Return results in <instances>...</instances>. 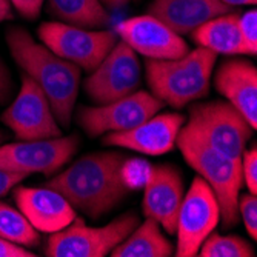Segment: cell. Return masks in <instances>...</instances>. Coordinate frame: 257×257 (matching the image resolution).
<instances>
[{
    "instance_id": "obj_31",
    "label": "cell",
    "mask_w": 257,
    "mask_h": 257,
    "mask_svg": "<svg viewBox=\"0 0 257 257\" xmlns=\"http://www.w3.org/2000/svg\"><path fill=\"white\" fill-rule=\"evenodd\" d=\"M0 257H36V254L23 246L0 239Z\"/></svg>"
},
{
    "instance_id": "obj_16",
    "label": "cell",
    "mask_w": 257,
    "mask_h": 257,
    "mask_svg": "<svg viewBox=\"0 0 257 257\" xmlns=\"http://www.w3.org/2000/svg\"><path fill=\"white\" fill-rule=\"evenodd\" d=\"M14 200L19 211L30 220V223L37 231L48 234L62 231L77 217L76 208L50 186H42V188L19 186L14 190Z\"/></svg>"
},
{
    "instance_id": "obj_19",
    "label": "cell",
    "mask_w": 257,
    "mask_h": 257,
    "mask_svg": "<svg viewBox=\"0 0 257 257\" xmlns=\"http://www.w3.org/2000/svg\"><path fill=\"white\" fill-rule=\"evenodd\" d=\"M191 36L199 46L217 56H248L239 28V14L232 11L205 22L191 33Z\"/></svg>"
},
{
    "instance_id": "obj_1",
    "label": "cell",
    "mask_w": 257,
    "mask_h": 257,
    "mask_svg": "<svg viewBox=\"0 0 257 257\" xmlns=\"http://www.w3.org/2000/svg\"><path fill=\"white\" fill-rule=\"evenodd\" d=\"M125 154L115 151L91 153L54 176L45 186L59 191L76 209L99 219L131 193L120 179Z\"/></svg>"
},
{
    "instance_id": "obj_9",
    "label": "cell",
    "mask_w": 257,
    "mask_h": 257,
    "mask_svg": "<svg viewBox=\"0 0 257 257\" xmlns=\"http://www.w3.org/2000/svg\"><path fill=\"white\" fill-rule=\"evenodd\" d=\"M142 80V66L137 53L119 40L91 76L83 82L86 96L97 105L119 100L137 91Z\"/></svg>"
},
{
    "instance_id": "obj_5",
    "label": "cell",
    "mask_w": 257,
    "mask_h": 257,
    "mask_svg": "<svg viewBox=\"0 0 257 257\" xmlns=\"http://www.w3.org/2000/svg\"><path fill=\"white\" fill-rule=\"evenodd\" d=\"M185 126L208 147L232 159L242 157L246 142L255 131L234 106L223 100L193 105Z\"/></svg>"
},
{
    "instance_id": "obj_10",
    "label": "cell",
    "mask_w": 257,
    "mask_h": 257,
    "mask_svg": "<svg viewBox=\"0 0 257 257\" xmlns=\"http://www.w3.org/2000/svg\"><path fill=\"white\" fill-rule=\"evenodd\" d=\"M79 148V137H51L39 140H20L0 145V168L23 174L57 173L73 159Z\"/></svg>"
},
{
    "instance_id": "obj_26",
    "label": "cell",
    "mask_w": 257,
    "mask_h": 257,
    "mask_svg": "<svg viewBox=\"0 0 257 257\" xmlns=\"http://www.w3.org/2000/svg\"><path fill=\"white\" fill-rule=\"evenodd\" d=\"M239 214L243 219L245 228L252 240L257 239V199L255 194L248 193L239 197Z\"/></svg>"
},
{
    "instance_id": "obj_15",
    "label": "cell",
    "mask_w": 257,
    "mask_h": 257,
    "mask_svg": "<svg viewBox=\"0 0 257 257\" xmlns=\"http://www.w3.org/2000/svg\"><path fill=\"white\" fill-rule=\"evenodd\" d=\"M182 199L183 180L179 170L170 163L151 167L144 186V214L154 219L168 234H176Z\"/></svg>"
},
{
    "instance_id": "obj_21",
    "label": "cell",
    "mask_w": 257,
    "mask_h": 257,
    "mask_svg": "<svg viewBox=\"0 0 257 257\" xmlns=\"http://www.w3.org/2000/svg\"><path fill=\"white\" fill-rule=\"evenodd\" d=\"M46 8L57 20L80 28H102L109 22L100 0H48Z\"/></svg>"
},
{
    "instance_id": "obj_23",
    "label": "cell",
    "mask_w": 257,
    "mask_h": 257,
    "mask_svg": "<svg viewBox=\"0 0 257 257\" xmlns=\"http://www.w3.org/2000/svg\"><path fill=\"white\" fill-rule=\"evenodd\" d=\"M200 257H252L254 248L239 236H220L211 232L202 243Z\"/></svg>"
},
{
    "instance_id": "obj_7",
    "label": "cell",
    "mask_w": 257,
    "mask_h": 257,
    "mask_svg": "<svg viewBox=\"0 0 257 257\" xmlns=\"http://www.w3.org/2000/svg\"><path fill=\"white\" fill-rule=\"evenodd\" d=\"M37 36L54 54L86 71L96 69L119 42L115 31H91L63 22L42 23L37 30Z\"/></svg>"
},
{
    "instance_id": "obj_8",
    "label": "cell",
    "mask_w": 257,
    "mask_h": 257,
    "mask_svg": "<svg viewBox=\"0 0 257 257\" xmlns=\"http://www.w3.org/2000/svg\"><path fill=\"white\" fill-rule=\"evenodd\" d=\"M219 220V202L209 185L197 176L193 180L188 193L183 194L180 203L176 225L177 245L174 248V255H197L202 243L216 229Z\"/></svg>"
},
{
    "instance_id": "obj_35",
    "label": "cell",
    "mask_w": 257,
    "mask_h": 257,
    "mask_svg": "<svg viewBox=\"0 0 257 257\" xmlns=\"http://www.w3.org/2000/svg\"><path fill=\"white\" fill-rule=\"evenodd\" d=\"M5 139H7V136L4 133H0V145H2V142H4Z\"/></svg>"
},
{
    "instance_id": "obj_13",
    "label": "cell",
    "mask_w": 257,
    "mask_h": 257,
    "mask_svg": "<svg viewBox=\"0 0 257 257\" xmlns=\"http://www.w3.org/2000/svg\"><path fill=\"white\" fill-rule=\"evenodd\" d=\"M114 31L120 40L145 59L173 60L190 51L182 36L151 14L122 20L114 27Z\"/></svg>"
},
{
    "instance_id": "obj_6",
    "label": "cell",
    "mask_w": 257,
    "mask_h": 257,
    "mask_svg": "<svg viewBox=\"0 0 257 257\" xmlns=\"http://www.w3.org/2000/svg\"><path fill=\"white\" fill-rule=\"evenodd\" d=\"M140 223L139 216L130 211L103 226H86L76 217L62 231L50 236L45 248L48 257H105Z\"/></svg>"
},
{
    "instance_id": "obj_30",
    "label": "cell",
    "mask_w": 257,
    "mask_h": 257,
    "mask_svg": "<svg viewBox=\"0 0 257 257\" xmlns=\"http://www.w3.org/2000/svg\"><path fill=\"white\" fill-rule=\"evenodd\" d=\"M13 91V80H11V74L8 71L7 65L4 63V60L0 59V106H4Z\"/></svg>"
},
{
    "instance_id": "obj_18",
    "label": "cell",
    "mask_w": 257,
    "mask_h": 257,
    "mask_svg": "<svg viewBox=\"0 0 257 257\" xmlns=\"http://www.w3.org/2000/svg\"><path fill=\"white\" fill-rule=\"evenodd\" d=\"M220 0H153L148 14L154 16L179 36L191 34L205 22L231 13Z\"/></svg>"
},
{
    "instance_id": "obj_27",
    "label": "cell",
    "mask_w": 257,
    "mask_h": 257,
    "mask_svg": "<svg viewBox=\"0 0 257 257\" xmlns=\"http://www.w3.org/2000/svg\"><path fill=\"white\" fill-rule=\"evenodd\" d=\"M240 163H242L243 183L246 185L249 193L255 194L257 193V148L255 145H252L249 150L245 148L240 157Z\"/></svg>"
},
{
    "instance_id": "obj_34",
    "label": "cell",
    "mask_w": 257,
    "mask_h": 257,
    "mask_svg": "<svg viewBox=\"0 0 257 257\" xmlns=\"http://www.w3.org/2000/svg\"><path fill=\"white\" fill-rule=\"evenodd\" d=\"M103 5H106L108 8H120L130 4V0H100Z\"/></svg>"
},
{
    "instance_id": "obj_22",
    "label": "cell",
    "mask_w": 257,
    "mask_h": 257,
    "mask_svg": "<svg viewBox=\"0 0 257 257\" xmlns=\"http://www.w3.org/2000/svg\"><path fill=\"white\" fill-rule=\"evenodd\" d=\"M0 239L10 243L34 248L40 243L39 231L19 209L0 202Z\"/></svg>"
},
{
    "instance_id": "obj_28",
    "label": "cell",
    "mask_w": 257,
    "mask_h": 257,
    "mask_svg": "<svg viewBox=\"0 0 257 257\" xmlns=\"http://www.w3.org/2000/svg\"><path fill=\"white\" fill-rule=\"evenodd\" d=\"M11 7L27 20H36L40 13L45 0H8Z\"/></svg>"
},
{
    "instance_id": "obj_14",
    "label": "cell",
    "mask_w": 257,
    "mask_h": 257,
    "mask_svg": "<svg viewBox=\"0 0 257 257\" xmlns=\"http://www.w3.org/2000/svg\"><path fill=\"white\" fill-rule=\"evenodd\" d=\"M183 123L185 117L182 114H154L128 131L109 133L103 137V144L108 147L131 150L145 156H162L174 148Z\"/></svg>"
},
{
    "instance_id": "obj_25",
    "label": "cell",
    "mask_w": 257,
    "mask_h": 257,
    "mask_svg": "<svg viewBox=\"0 0 257 257\" xmlns=\"http://www.w3.org/2000/svg\"><path fill=\"white\" fill-rule=\"evenodd\" d=\"M239 28L245 46L248 50V56H255L257 53V11L254 8L245 11L239 16Z\"/></svg>"
},
{
    "instance_id": "obj_24",
    "label": "cell",
    "mask_w": 257,
    "mask_h": 257,
    "mask_svg": "<svg viewBox=\"0 0 257 257\" xmlns=\"http://www.w3.org/2000/svg\"><path fill=\"white\" fill-rule=\"evenodd\" d=\"M150 163L144 159H125L120 167V179L130 191L144 190L151 173Z\"/></svg>"
},
{
    "instance_id": "obj_32",
    "label": "cell",
    "mask_w": 257,
    "mask_h": 257,
    "mask_svg": "<svg viewBox=\"0 0 257 257\" xmlns=\"http://www.w3.org/2000/svg\"><path fill=\"white\" fill-rule=\"evenodd\" d=\"M11 8L13 7L8 0H0V25H2L5 20H11L14 17Z\"/></svg>"
},
{
    "instance_id": "obj_29",
    "label": "cell",
    "mask_w": 257,
    "mask_h": 257,
    "mask_svg": "<svg viewBox=\"0 0 257 257\" xmlns=\"http://www.w3.org/2000/svg\"><path fill=\"white\" fill-rule=\"evenodd\" d=\"M25 177H28V176L23 173L7 171V170L0 168V197L5 196L11 188H14V186L17 183H20Z\"/></svg>"
},
{
    "instance_id": "obj_33",
    "label": "cell",
    "mask_w": 257,
    "mask_h": 257,
    "mask_svg": "<svg viewBox=\"0 0 257 257\" xmlns=\"http://www.w3.org/2000/svg\"><path fill=\"white\" fill-rule=\"evenodd\" d=\"M220 2L229 5V7H248V5H255L257 0H220Z\"/></svg>"
},
{
    "instance_id": "obj_12",
    "label": "cell",
    "mask_w": 257,
    "mask_h": 257,
    "mask_svg": "<svg viewBox=\"0 0 257 257\" xmlns=\"http://www.w3.org/2000/svg\"><path fill=\"white\" fill-rule=\"evenodd\" d=\"M2 122L20 140H39L62 136L50 100L42 88L27 74L14 102L4 111Z\"/></svg>"
},
{
    "instance_id": "obj_11",
    "label": "cell",
    "mask_w": 257,
    "mask_h": 257,
    "mask_svg": "<svg viewBox=\"0 0 257 257\" xmlns=\"http://www.w3.org/2000/svg\"><path fill=\"white\" fill-rule=\"evenodd\" d=\"M163 108V102L147 91H134L100 106H82L77 111V122L91 137L105 133L128 131Z\"/></svg>"
},
{
    "instance_id": "obj_2",
    "label": "cell",
    "mask_w": 257,
    "mask_h": 257,
    "mask_svg": "<svg viewBox=\"0 0 257 257\" xmlns=\"http://www.w3.org/2000/svg\"><path fill=\"white\" fill-rule=\"evenodd\" d=\"M7 45L23 73L30 76L48 97L56 120L68 128L79 94L82 69L36 42L20 27L8 28Z\"/></svg>"
},
{
    "instance_id": "obj_17",
    "label": "cell",
    "mask_w": 257,
    "mask_h": 257,
    "mask_svg": "<svg viewBox=\"0 0 257 257\" xmlns=\"http://www.w3.org/2000/svg\"><path fill=\"white\" fill-rule=\"evenodd\" d=\"M216 89L234 106L252 130L257 128V69L246 59L223 62L214 76Z\"/></svg>"
},
{
    "instance_id": "obj_3",
    "label": "cell",
    "mask_w": 257,
    "mask_h": 257,
    "mask_svg": "<svg viewBox=\"0 0 257 257\" xmlns=\"http://www.w3.org/2000/svg\"><path fill=\"white\" fill-rule=\"evenodd\" d=\"M217 54L202 46L173 60H145L151 94L177 109L203 99L209 92Z\"/></svg>"
},
{
    "instance_id": "obj_20",
    "label": "cell",
    "mask_w": 257,
    "mask_h": 257,
    "mask_svg": "<svg viewBox=\"0 0 257 257\" xmlns=\"http://www.w3.org/2000/svg\"><path fill=\"white\" fill-rule=\"evenodd\" d=\"M109 254L112 257H170L174 255V246L163 236L160 225L147 217Z\"/></svg>"
},
{
    "instance_id": "obj_4",
    "label": "cell",
    "mask_w": 257,
    "mask_h": 257,
    "mask_svg": "<svg viewBox=\"0 0 257 257\" xmlns=\"http://www.w3.org/2000/svg\"><path fill=\"white\" fill-rule=\"evenodd\" d=\"M176 145L185 162L209 185L220 209L225 226L236 225L239 220V194L243 185L240 159L225 156L205 142L186 126H182Z\"/></svg>"
}]
</instances>
